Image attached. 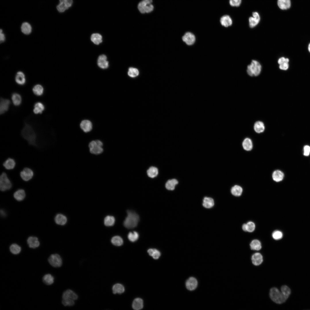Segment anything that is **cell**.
I'll return each mask as SVG.
<instances>
[{"label":"cell","instance_id":"1","mask_svg":"<svg viewBox=\"0 0 310 310\" xmlns=\"http://www.w3.org/2000/svg\"><path fill=\"white\" fill-rule=\"evenodd\" d=\"M21 134L23 137L27 141L30 145L38 147L37 135L34 129L30 125L25 123L21 131Z\"/></svg>","mask_w":310,"mask_h":310},{"label":"cell","instance_id":"2","mask_svg":"<svg viewBox=\"0 0 310 310\" xmlns=\"http://www.w3.org/2000/svg\"><path fill=\"white\" fill-rule=\"evenodd\" d=\"M127 216L123 222L125 227L131 229L135 227L137 225L139 218L138 215L135 212L130 210L127 212Z\"/></svg>","mask_w":310,"mask_h":310},{"label":"cell","instance_id":"3","mask_svg":"<svg viewBox=\"0 0 310 310\" xmlns=\"http://www.w3.org/2000/svg\"><path fill=\"white\" fill-rule=\"evenodd\" d=\"M269 295L272 301L278 304L284 303L287 299L282 292L276 287H273L270 289Z\"/></svg>","mask_w":310,"mask_h":310},{"label":"cell","instance_id":"4","mask_svg":"<svg viewBox=\"0 0 310 310\" xmlns=\"http://www.w3.org/2000/svg\"><path fill=\"white\" fill-rule=\"evenodd\" d=\"M261 70V66L259 63L255 60H252L251 64L249 65L247 68L248 74L251 76H256L258 75Z\"/></svg>","mask_w":310,"mask_h":310},{"label":"cell","instance_id":"5","mask_svg":"<svg viewBox=\"0 0 310 310\" xmlns=\"http://www.w3.org/2000/svg\"><path fill=\"white\" fill-rule=\"evenodd\" d=\"M103 144L99 140H92L89 144V148L90 152L95 155L101 154L103 151Z\"/></svg>","mask_w":310,"mask_h":310},{"label":"cell","instance_id":"6","mask_svg":"<svg viewBox=\"0 0 310 310\" xmlns=\"http://www.w3.org/2000/svg\"><path fill=\"white\" fill-rule=\"evenodd\" d=\"M12 187V184L8 178L7 174L4 172L2 173L0 177V189L4 191L10 189Z\"/></svg>","mask_w":310,"mask_h":310},{"label":"cell","instance_id":"7","mask_svg":"<svg viewBox=\"0 0 310 310\" xmlns=\"http://www.w3.org/2000/svg\"><path fill=\"white\" fill-rule=\"evenodd\" d=\"M152 0H143L138 5L139 10L142 13L152 12L154 8V6L152 4Z\"/></svg>","mask_w":310,"mask_h":310},{"label":"cell","instance_id":"8","mask_svg":"<svg viewBox=\"0 0 310 310\" xmlns=\"http://www.w3.org/2000/svg\"><path fill=\"white\" fill-rule=\"evenodd\" d=\"M48 261L50 265L54 267H59L62 265L61 258L57 254L51 255L49 257Z\"/></svg>","mask_w":310,"mask_h":310},{"label":"cell","instance_id":"9","mask_svg":"<svg viewBox=\"0 0 310 310\" xmlns=\"http://www.w3.org/2000/svg\"><path fill=\"white\" fill-rule=\"evenodd\" d=\"M33 170L28 167L24 168L20 173L21 179L24 181H28L31 180L34 176Z\"/></svg>","mask_w":310,"mask_h":310},{"label":"cell","instance_id":"10","mask_svg":"<svg viewBox=\"0 0 310 310\" xmlns=\"http://www.w3.org/2000/svg\"><path fill=\"white\" fill-rule=\"evenodd\" d=\"M183 41L188 45L190 46L193 44L195 41V37L192 33L187 32L185 33L182 37Z\"/></svg>","mask_w":310,"mask_h":310},{"label":"cell","instance_id":"11","mask_svg":"<svg viewBox=\"0 0 310 310\" xmlns=\"http://www.w3.org/2000/svg\"><path fill=\"white\" fill-rule=\"evenodd\" d=\"M185 286L186 288L189 291H193L195 290L198 285L197 279L193 277H190L186 281Z\"/></svg>","mask_w":310,"mask_h":310},{"label":"cell","instance_id":"12","mask_svg":"<svg viewBox=\"0 0 310 310\" xmlns=\"http://www.w3.org/2000/svg\"><path fill=\"white\" fill-rule=\"evenodd\" d=\"M252 15V16L249 18V22L250 27L253 28L259 24L260 21V18L259 13L257 12H253Z\"/></svg>","mask_w":310,"mask_h":310},{"label":"cell","instance_id":"13","mask_svg":"<svg viewBox=\"0 0 310 310\" xmlns=\"http://www.w3.org/2000/svg\"><path fill=\"white\" fill-rule=\"evenodd\" d=\"M10 104L9 100L1 98L0 102V114L2 115L8 110Z\"/></svg>","mask_w":310,"mask_h":310},{"label":"cell","instance_id":"14","mask_svg":"<svg viewBox=\"0 0 310 310\" xmlns=\"http://www.w3.org/2000/svg\"><path fill=\"white\" fill-rule=\"evenodd\" d=\"M81 129L85 133L90 131L92 129V124L91 122L87 119L82 120L80 124Z\"/></svg>","mask_w":310,"mask_h":310},{"label":"cell","instance_id":"15","mask_svg":"<svg viewBox=\"0 0 310 310\" xmlns=\"http://www.w3.org/2000/svg\"><path fill=\"white\" fill-rule=\"evenodd\" d=\"M97 64L98 66L102 69H106L108 67V62L107 61V57L104 55H100L98 59Z\"/></svg>","mask_w":310,"mask_h":310},{"label":"cell","instance_id":"16","mask_svg":"<svg viewBox=\"0 0 310 310\" xmlns=\"http://www.w3.org/2000/svg\"><path fill=\"white\" fill-rule=\"evenodd\" d=\"M62 297V299H71L74 301L78 299V297L73 291L68 289L64 292Z\"/></svg>","mask_w":310,"mask_h":310},{"label":"cell","instance_id":"17","mask_svg":"<svg viewBox=\"0 0 310 310\" xmlns=\"http://www.w3.org/2000/svg\"><path fill=\"white\" fill-rule=\"evenodd\" d=\"M251 259L252 263L254 265L258 266L261 264L262 263L263 257L260 253H256L252 255Z\"/></svg>","mask_w":310,"mask_h":310},{"label":"cell","instance_id":"18","mask_svg":"<svg viewBox=\"0 0 310 310\" xmlns=\"http://www.w3.org/2000/svg\"><path fill=\"white\" fill-rule=\"evenodd\" d=\"M27 243L30 248H36L40 245V242L38 238L35 237H30L27 240Z\"/></svg>","mask_w":310,"mask_h":310},{"label":"cell","instance_id":"19","mask_svg":"<svg viewBox=\"0 0 310 310\" xmlns=\"http://www.w3.org/2000/svg\"><path fill=\"white\" fill-rule=\"evenodd\" d=\"M3 165L6 169L11 170L13 169L15 167L16 162L13 159L9 158L3 162Z\"/></svg>","mask_w":310,"mask_h":310},{"label":"cell","instance_id":"20","mask_svg":"<svg viewBox=\"0 0 310 310\" xmlns=\"http://www.w3.org/2000/svg\"><path fill=\"white\" fill-rule=\"evenodd\" d=\"M220 22L221 25L226 27L231 26L232 23V18L228 15L222 16L220 19Z\"/></svg>","mask_w":310,"mask_h":310},{"label":"cell","instance_id":"21","mask_svg":"<svg viewBox=\"0 0 310 310\" xmlns=\"http://www.w3.org/2000/svg\"><path fill=\"white\" fill-rule=\"evenodd\" d=\"M45 108L43 104L40 102H38L34 104L33 112L35 114H41L44 111Z\"/></svg>","mask_w":310,"mask_h":310},{"label":"cell","instance_id":"22","mask_svg":"<svg viewBox=\"0 0 310 310\" xmlns=\"http://www.w3.org/2000/svg\"><path fill=\"white\" fill-rule=\"evenodd\" d=\"M277 5L282 10H286L290 7V0H278Z\"/></svg>","mask_w":310,"mask_h":310},{"label":"cell","instance_id":"23","mask_svg":"<svg viewBox=\"0 0 310 310\" xmlns=\"http://www.w3.org/2000/svg\"><path fill=\"white\" fill-rule=\"evenodd\" d=\"M284 176L283 173L279 170H275L272 174V178L273 180L276 182L282 181L283 179Z\"/></svg>","mask_w":310,"mask_h":310},{"label":"cell","instance_id":"24","mask_svg":"<svg viewBox=\"0 0 310 310\" xmlns=\"http://www.w3.org/2000/svg\"><path fill=\"white\" fill-rule=\"evenodd\" d=\"M15 81L18 84L23 85L26 82V78L24 74L21 71L18 72L15 77Z\"/></svg>","mask_w":310,"mask_h":310},{"label":"cell","instance_id":"25","mask_svg":"<svg viewBox=\"0 0 310 310\" xmlns=\"http://www.w3.org/2000/svg\"><path fill=\"white\" fill-rule=\"evenodd\" d=\"M25 191L22 189H20L16 191L13 194V197L17 200L19 201L23 200L25 197Z\"/></svg>","mask_w":310,"mask_h":310},{"label":"cell","instance_id":"26","mask_svg":"<svg viewBox=\"0 0 310 310\" xmlns=\"http://www.w3.org/2000/svg\"><path fill=\"white\" fill-rule=\"evenodd\" d=\"M11 98L13 104L16 106L20 105L22 102V98L20 95L17 93H13L11 95Z\"/></svg>","mask_w":310,"mask_h":310},{"label":"cell","instance_id":"27","mask_svg":"<svg viewBox=\"0 0 310 310\" xmlns=\"http://www.w3.org/2000/svg\"><path fill=\"white\" fill-rule=\"evenodd\" d=\"M55 220L56 223L57 224L63 225L66 223L67 218L64 215L60 214L56 215L55 218Z\"/></svg>","mask_w":310,"mask_h":310},{"label":"cell","instance_id":"28","mask_svg":"<svg viewBox=\"0 0 310 310\" xmlns=\"http://www.w3.org/2000/svg\"><path fill=\"white\" fill-rule=\"evenodd\" d=\"M242 146L243 149L246 151L251 150L253 147V143L251 140L249 138H245L242 142Z\"/></svg>","mask_w":310,"mask_h":310},{"label":"cell","instance_id":"29","mask_svg":"<svg viewBox=\"0 0 310 310\" xmlns=\"http://www.w3.org/2000/svg\"><path fill=\"white\" fill-rule=\"evenodd\" d=\"M32 90L33 93L35 95L38 96H42L44 92V89L43 87L39 84L35 85L33 87Z\"/></svg>","mask_w":310,"mask_h":310},{"label":"cell","instance_id":"30","mask_svg":"<svg viewBox=\"0 0 310 310\" xmlns=\"http://www.w3.org/2000/svg\"><path fill=\"white\" fill-rule=\"evenodd\" d=\"M143 306V302L142 300L140 298L135 299L133 301L132 307L135 310H138L142 309Z\"/></svg>","mask_w":310,"mask_h":310},{"label":"cell","instance_id":"31","mask_svg":"<svg viewBox=\"0 0 310 310\" xmlns=\"http://www.w3.org/2000/svg\"><path fill=\"white\" fill-rule=\"evenodd\" d=\"M265 126L264 123L261 121H258L256 122L254 125V129L257 133H260L264 131L265 130Z\"/></svg>","mask_w":310,"mask_h":310},{"label":"cell","instance_id":"32","mask_svg":"<svg viewBox=\"0 0 310 310\" xmlns=\"http://www.w3.org/2000/svg\"><path fill=\"white\" fill-rule=\"evenodd\" d=\"M178 183V181L175 179L169 180L165 184L166 188L168 190H173L175 188V186Z\"/></svg>","mask_w":310,"mask_h":310},{"label":"cell","instance_id":"33","mask_svg":"<svg viewBox=\"0 0 310 310\" xmlns=\"http://www.w3.org/2000/svg\"><path fill=\"white\" fill-rule=\"evenodd\" d=\"M214 205L213 199L211 197H205L203 200V205L205 208H209L212 207Z\"/></svg>","mask_w":310,"mask_h":310},{"label":"cell","instance_id":"34","mask_svg":"<svg viewBox=\"0 0 310 310\" xmlns=\"http://www.w3.org/2000/svg\"><path fill=\"white\" fill-rule=\"evenodd\" d=\"M112 290L114 294H120L123 292L125 291L124 286L121 284L117 283L114 284L113 286Z\"/></svg>","mask_w":310,"mask_h":310},{"label":"cell","instance_id":"35","mask_svg":"<svg viewBox=\"0 0 310 310\" xmlns=\"http://www.w3.org/2000/svg\"><path fill=\"white\" fill-rule=\"evenodd\" d=\"M243 190V189L241 187L236 185L232 187L231 192L233 195L236 196H239L241 195Z\"/></svg>","mask_w":310,"mask_h":310},{"label":"cell","instance_id":"36","mask_svg":"<svg viewBox=\"0 0 310 310\" xmlns=\"http://www.w3.org/2000/svg\"><path fill=\"white\" fill-rule=\"evenodd\" d=\"M91 40L94 44L98 45L102 42V36L98 33H94L91 36Z\"/></svg>","mask_w":310,"mask_h":310},{"label":"cell","instance_id":"37","mask_svg":"<svg viewBox=\"0 0 310 310\" xmlns=\"http://www.w3.org/2000/svg\"><path fill=\"white\" fill-rule=\"evenodd\" d=\"M22 32L25 34H29L32 31V27L30 24L28 22L23 23L21 26Z\"/></svg>","mask_w":310,"mask_h":310},{"label":"cell","instance_id":"38","mask_svg":"<svg viewBox=\"0 0 310 310\" xmlns=\"http://www.w3.org/2000/svg\"><path fill=\"white\" fill-rule=\"evenodd\" d=\"M250 247L251 249L258 251L261 248V245L260 241L258 240H253L250 243Z\"/></svg>","mask_w":310,"mask_h":310},{"label":"cell","instance_id":"39","mask_svg":"<svg viewBox=\"0 0 310 310\" xmlns=\"http://www.w3.org/2000/svg\"><path fill=\"white\" fill-rule=\"evenodd\" d=\"M42 280L45 284L47 285H50L53 283L54 278L50 274H46L43 276L42 278Z\"/></svg>","mask_w":310,"mask_h":310},{"label":"cell","instance_id":"40","mask_svg":"<svg viewBox=\"0 0 310 310\" xmlns=\"http://www.w3.org/2000/svg\"><path fill=\"white\" fill-rule=\"evenodd\" d=\"M115 219L114 217L111 216H107L104 219V224L107 226H113L115 224Z\"/></svg>","mask_w":310,"mask_h":310},{"label":"cell","instance_id":"41","mask_svg":"<svg viewBox=\"0 0 310 310\" xmlns=\"http://www.w3.org/2000/svg\"><path fill=\"white\" fill-rule=\"evenodd\" d=\"M147 174L148 176L151 178H153L156 177L158 174V168L154 166H151L147 170Z\"/></svg>","mask_w":310,"mask_h":310},{"label":"cell","instance_id":"42","mask_svg":"<svg viewBox=\"0 0 310 310\" xmlns=\"http://www.w3.org/2000/svg\"><path fill=\"white\" fill-rule=\"evenodd\" d=\"M147 251L149 255L155 259H158L160 256V252L155 249H150Z\"/></svg>","mask_w":310,"mask_h":310},{"label":"cell","instance_id":"43","mask_svg":"<svg viewBox=\"0 0 310 310\" xmlns=\"http://www.w3.org/2000/svg\"><path fill=\"white\" fill-rule=\"evenodd\" d=\"M111 241L112 244L116 246H120L123 243V239L121 237L118 236H116L113 237Z\"/></svg>","mask_w":310,"mask_h":310},{"label":"cell","instance_id":"44","mask_svg":"<svg viewBox=\"0 0 310 310\" xmlns=\"http://www.w3.org/2000/svg\"><path fill=\"white\" fill-rule=\"evenodd\" d=\"M10 252L12 254L17 255L19 254L21 250V247L18 244L14 243L11 244L9 247Z\"/></svg>","mask_w":310,"mask_h":310},{"label":"cell","instance_id":"45","mask_svg":"<svg viewBox=\"0 0 310 310\" xmlns=\"http://www.w3.org/2000/svg\"><path fill=\"white\" fill-rule=\"evenodd\" d=\"M128 238L131 241L134 242L136 241L139 238V234L136 231L129 232L128 235Z\"/></svg>","mask_w":310,"mask_h":310},{"label":"cell","instance_id":"46","mask_svg":"<svg viewBox=\"0 0 310 310\" xmlns=\"http://www.w3.org/2000/svg\"><path fill=\"white\" fill-rule=\"evenodd\" d=\"M281 290L284 297L287 299L291 293V290L286 285L282 286L281 288Z\"/></svg>","mask_w":310,"mask_h":310},{"label":"cell","instance_id":"47","mask_svg":"<svg viewBox=\"0 0 310 310\" xmlns=\"http://www.w3.org/2000/svg\"><path fill=\"white\" fill-rule=\"evenodd\" d=\"M128 75L131 78H135L139 74V71L136 68L131 67L128 69Z\"/></svg>","mask_w":310,"mask_h":310},{"label":"cell","instance_id":"48","mask_svg":"<svg viewBox=\"0 0 310 310\" xmlns=\"http://www.w3.org/2000/svg\"><path fill=\"white\" fill-rule=\"evenodd\" d=\"M282 232L279 230L275 231L272 234L273 238L276 240L280 239L282 238Z\"/></svg>","mask_w":310,"mask_h":310},{"label":"cell","instance_id":"49","mask_svg":"<svg viewBox=\"0 0 310 310\" xmlns=\"http://www.w3.org/2000/svg\"><path fill=\"white\" fill-rule=\"evenodd\" d=\"M57 8L58 11L60 12H63L68 9L63 2H60L59 4L57 6Z\"/></svg>","mask_w":310,"mask_h":310},{"label":"cell","instance_id":"50","mask_svg":"<svg viewBox=\"0 0 310 310\" xmlns=\"http://www.w3.org/2000/svg\"><path fill=\"white\" fill-rule=\"evenodd\" d=\"M246 224L247 231L249 232H253L255 229V224L253 222L250 221L247 223Z\"/></svg>","mask_w":310,"mask_h":310},{"label":"cell","instance_id":"51","mask_svg":"<svg viewBox=\"0 0 310 310\" xmlns=\"http://www.w3.org/2000/svg\"><path fill=\"white\" fill-rule=\"evenodd\" d=\"M62 302L65 306H72L75 303L74 300L71 299H62Z\"/></svg>","mask_w":310,"mask_h":310},{"label":"cell","instance_id":"52","mask_svg":"<svg viewBox=\"0 0 310 310\" xmlns=\"http://www.w3.org/2000/svg\"><path fill=\"white\" fill-rule=\"evenodd\" d=\"M242 0H229L230 5L232 7H238L241 4Z\"/></svg>","mask_w":310,"mask_h":310},{"label":"cell","instance_id":"53","mask_svg":"<svg viewBox=\"0 0 310 310\" xmlns=\"http://www.w3.org/2000/svg\"><path fill=\"white\" fill-rule=\"evenodd\" d=\"M279 68L282 70H287L289 68V65L288 63L285 62L280 64L279 65Z\"/></svg>","mask_w":310,"mask_h":310},{"label":"cell","instance_id":"54","mask_svg":"<svg viewBox=\"0 0 310 310\" xmlns=\"http://www.w3.org/2000/svg\"><path fill=\"white\" fill-rule=\"evenodd\" d=\"M59 1L64 2L68 9L71 6L73 3V0H59Z\"/></svg>","mask_w":310,"mask_h":310},{"label":"cell","instance_id":"55","mask_svg":"<svg viewBox=\"0 0 310 310\" xmlns=\"http://www.w3.org/2000/svg\"><path fill=\"white\" fill-rule=\"evenodd\" d=\"M310 153V146L306 145L304 147V155L305 156H308Z\"/></svg>","mask_w":310,"mask_h":310},{"label":"cell","instance_id":"56","mask_svg":"<svg viewBox=\"0 0 310 310\" xmlns=\"http://www.w3.org/2000/svg\"><path fill=\"white\" fill-rule=\"evenodd\" d=\"M289 61V59L288 58H285L283 57H281L278 59V63L280 65L285 62L288 63Z\"/></svg>","mask_w":310,"mask_h":310},{"label":"cell","instance_id":"57","mask_svg":"<svg viewBox=\"0 0 310 310\" xmlns=\"http://www.w3.org/2000/svg\"><path fill=\"white\" fill-rule=\"evenodd\" d=\"M5 36L4 34L3 33L2 30L1 29L0 34V40L1 42H4L5 40Z\"/></svg>","mask_w":310,"mask_h":310},{"label":"cell","instance_id":"58","mask_svg":"<svg viewBox=\"0 0 310 310\" xmlns=\"http://www.w3.org/2000/svg\"><path fill=\"white\" fill-rule=\"evenodd\" d=\"M242 228L243 230L244 231H247V227H246V224H243V225L242 226Z\"/></svg>","mask_w":310,"mask_h":310},{"label":"cell","instance_id":"59","mask_svg":"<svg viewBox=\"0 0 310 310\" xmlns=\"http://www.w3.org/2000/svg\"><path fill=\"white\" fill-rule=\"evenodd\" d=\"M3 210H1V214H2V216H4L5 215V213L3 212Z\"/></svg>","mask_w":310,"mask_h":310},{"label":"cell","instance_id":"60","mask_svg":"<svg viewBox=\"0 0 310 310\" xmlns=\"http://www.w3.org/2000/svg\"><path fill=\"white\" fill-rule=\"evenodd\" d=\"M308 50L309 52V53H310V43H309V44L308 45Z\"/></svg>","mask_w":310,"mask_h":310}]
</instances>
